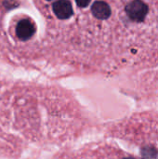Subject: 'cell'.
Here are the masks:
<instances>
[{
	"mask_svg": "<svg viewBox=\"0 0 158 159\" xmlns=\"http://www.w3.org/2000/svg\"><path fill=\"white\" fill-rule=\"evenodd\" d=\"M126 12L130 20L142 22L149 12V7L142 0H133L127 5Z\"/></svg>",
	"mask_w": 158,
	"mask_h": 159,
	"instance_id": "cell-1",
	"label": "cell"
},
{
	"mask_svg": "<svg viewBox=\"0 0 158 159\" xmlns=\"http://www.w3.org/2000/svg\"><path fill=\"white\" fill-rule=\"evenodd\" d=\"M34 33L35 26L29 20H21L16 26V34L22 41L29 40Z\"/></svg>",
	"mask_w": 158,
	"mask_h": 159,
	"instance_id": "cell-2",
	"label": "cell"
},
{
	"mask_svg": "<svg viewBox=\"0 0 158 159\" xmlns=\"http://www.w3.org/2000/svg\"><path fill=\"white\" fill-rule=\"evenodd\" d=\"M55 15L61 20L69 19L73 15V7L68 0H58L52 5Z\"/></svg>",
	"mask_w": 158,
	"mask_h": 159,
	"instance_id": "cell-3",
	"label": "cell"
},
{
	"mask_svg": "<svg viewBox=\"0 0 158 159\" xmlns=\"http://www.w3.org/2000/svg\"><path fill=\"white\" fill-rule=\"evenodd\" d=\"M91 11L93 15L100 20H106L111 16V7L103 1H97L92 5Z\"/></svg>",
	"mask_w": 158,
	"mask_h": 159,
	"instance_id": "cell-4",
	"label": "cell"
},
{
	"mask_svg": "<svg viewBox=\"0 0 158 159\" xmlns=\"http://www.w3.org/2000/svg\"><path fill=\"white\" fill-rule=\"evenodd\" d=\"M143 159H158V152L154 147H144L142 150Z\"/></svg>",
	"mask_w": 158,
	"mask_h": 159,
	"instance_id": "cell-5",
	"label": "cell"
},
{
	"mask_svg": "<svg viewBox=\"0 0 158 159\" xmlns=\"http://www.w3.org/2000/svg\"><path fill=\"white\" fill-rule=\"evenodd\" d=\"M91 0H76V4L80 7H86L89 5Z\"/></svg>",
	"mask_w": 158,
	"mask_h": 159,
	"instance_id": "cell-6",
	"label": "cell"
},
{
	"mask_svg": "<svg viewBox=\"0 0 158 159\" xmlns=\"http://www.w3.org/2000/svg\"><path fill=\"white\" fill-rule=\"evenodd\" d=\"M124 159H135V158H132V157H127V158H124Z\"/></svg>",
	"mask_w": 158,
	"mask_h": 159,
	"instance_id": "cell-7",
	"label": "cell"
},
{
	"mask_svg": "<svg viewBox=\"0 0 158 159\" xmlns=\"http://www.w3.org/2000/svg\"><path fill=\"white\" fill-rule=\"evenodd\" d=\"M47 1H51V0H47Z\"/></svg>",
	"mask_w": 158,
	"mask_h": 159,
	"instance_id": "cell-8",
	"label": "cell"
}]
</instances>
